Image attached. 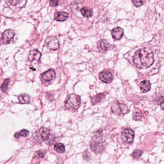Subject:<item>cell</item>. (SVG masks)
Wrapping results in <instances>:
<instances>
[{
    "label": "cell",
    "mask_w": 164,
    "mask_h": 164,
    "mask_svg": "<svg viewBox=\"0 0 164 164\" xmlns=\"http://www.w3.org/2000/svg\"><path fill=\"white\" fill-rule=\"evenodd\" d=\"M133 62L139 69L149 68L154 63V55L148 48H143L136 52L133 57Z\"/></svg>",
    "instance_id": "obj_1"
},
{
    "label": "cell",
    "mask_w": 164,
    "mask_h": 164,
    "mask_svg": "<svg viewBox=\"0 0 164 164\" xmlns=\"http://www.w3.org/2000/svg\"><path fill=\"white\" fill-rule=\"evenodd\" d=\"M105 143L102 137V131L99 130L93 136L90 144L91 150L94 153H101L105 150Z\"/></svg>",
    "instance_id": "obj_2"
},
{
    "label": "cell",
    "mask_w": 164,
    "mask_h": 164,
    "mask_svg": "<svg viewBox=\"0 0 164 164\" xmlns=\"http://www.w3.org/2000/svg\"><path fill=\"white\" fill-rule=\"evenodd\" d=\"M36 133L35 137L39 141L45 142L49 145H51L55 142V136L48 128H42Z\"/></svg>",
    "instance_id": "obj_3"
},
{
    "label": "cell",
    "mask_w": 164,
    "mask_h": 164,
    "mask_svg": "<svg viewBox=\"0 0 164 164\" xmlns=\"http://www.w3.org/2000/svg\"><path fill=\"white\" fill-rule=\"evenodd\" d=\"M80 104V97L79 95L75 94L69 95L65 102V108L67 110L72 111H75L78 109Z\"/></svg>",
    "instance_id": "obj_4"
},
{
    "label": "cell",
    "mask_w": 164,
    "mask_h": 164,
    "mask_svg": "<svg viewBox=\"0 0 164 164\" xmlns=\"http://www.w3.org/2000/svg\"><path fill=\"white\" fill-rule=\"evenodd\" d=\"M111 111L116 115H123L127 114L130 111V109L125 104L117 101L112 103Z\"/></svg>",
    "instance_id": "obj_5"
},
{
    "label": "cell",
    "mask_w": 164,
    "mask_h": 164,
    "mask_svg": "<svg viewBox=\"0 0 164 164\" xmlns=\"http://www.w3.org/2000/svg\"><path fill=\"white\" fill-rule=\"evenodd\" d=\"M56 77V73L55 70L50 69L41 75V80L43 84L48 86L54 81Z\"/></svg>",
    "instance_id": "obj_6"
},
{
    "label": "cell",
    "mask_w": 164,
    "mask_h": 164,
    "mask_svg": "<svg viewBox=\"0 0 164 164\" xmlns=\"http://www.w3.org/2000/svg\"><path fill=\"white\" fill-rule=\"evenodd\" d=\"M121 137L124 142L127 144H131L134 140V133L131 129L126 128L122 132Z\"/></svg>",
    "instance_id": "obj_7"
},
{
    "label": "cell",
    "mask_w": 164,
    "mask_h": 164,
    "mask_svg": "<svg viewBox=\"0 0 164 164\" xmlns=\"http://www.w3.org/2000/svg\"><path fill=\"white\" fill-rule=\"evenodd\" d=\"M46 44L50 50L55 51L58 49L59 43L58 39L55 36H49L46 39Z\"/></svg>",
    "instance_id": "obj_8"
},
{
    "label": "cell",
    "mask_w": 164,
    "mask_h": 164,
    "mask_svg": "<svg viewBox=\"0 0 164 164\" xmlns=\"http://www.w3.org/2000/svg\"><path fill=\"white\" fill-rule=\"evenodd\" d=\"M15 35V32L13 30H7L3 33L2 36V42L3 44H9L11 43Z\"/></svg>",
    "instance_id": "obj_9"
},
{
    "label": "cell",
    "mask_w": 164,
    "mask_h": 164,
    "mask_svg": "<svg viewBox=\"0 0 164 164\" xmlns=\"http://www.w3.org/2000/svg\"><path fill=\"white\" fill-rule=\"evenodd\" d=\"M99 77L102 82L106 83H110L113 80L112 73L107 70H103L100 73Z\"/></svg>",
    "instance_id": "obj_10"
},
{
    "label": "cell",
    "mask_w": 164,
    "mask_h": 164,
    "mask_svg": "<svg viewBox=\"0 0 164 164\" xmlns=\"http://www.w3.org/2000/svg\"><path fill=\"white\" fill-rule=\"evenodd\" d=\"M97 47L100 52L105 53L111 48V45L106 40L102 39L98 43Z\"/></svg>",
    "instance_id": "obj_11"
},
{
    "label": "cell",
    "mask_w": 164,
    "mask_h": 164,
    "mask_svg": "<svg viewBox=\"0 0 164 164\" xmlns=\"http://www.w3.org/2000/svg\"><path fill=\"white\" fill-rule=\"evenodd\" d=\"M41 56H42L41 52L39 51L38 50L34 49L30 52L29 57H28V60L30 62H33L34 61L39 62Z\"/></svg>",
    "instance_id": "obj_12"
},
{
    "label": "cell",
    "mask_w": 164,
    "mask_h": 164,
    "mask_svg": "<svg viewBox=\"0 0 164 164\" xmlns=\"http://www.w3.org/2000/svg\"><path fill=\"white\" fill-rule=\"evenodd\" d=\"M112 37L114 39L119 40L121 39L124 34V30L121 27H116L113 29L111 32Z\"/></svg>",
    "instance_id": "obj_13"
},
{
    "label": "cell",
    "mask_w": 164,
    "mask_h": 164,
    "mask_svg": "<svg viewBox=\"0 0 164 164\" xmlns=\"http://www.w3.org/2000/svg\"><path fill=\"white\" fill-rule=\"evenodd\" d=\"M106 94L104 93H100L90 98V102L93 105H95L101 102L106 97Z\"/></svg>",
    "instance_id": "obj_14"
},
{
    "label": "cell",
    "mask_w": 164,
    "mask_h": 164,
    "mask_svg": "<svg viewBox=\"0 0 164 164\" xmlns=\"http://www.w3.org/2000/svg\"><path fill=\"white\" fill-rule=\"evenodd\" d=\"M139 86L142 93H146L151 89V84L148 80H144L140 82Z\"/></svg>",
    "instance_id": "obj_15"
},
{
    "label": "cell",
    "mask_w": 164,
    "mask_h": 164,
    "mask_svg": "<svg viewBox=\"0 0 164 164\" xmlns=\"http://www.w3.org/2000/svg\"><path fill=\"white\" fill-rule=\"evenodd\" d=\"M69 14L66 12H57L55 16V19L58 21H64L67 20Z\"/></svg>",
    "instance_id": "obj_16"
},
{
    "label": "cell",
    "mask_w": 164,
    "mask_h": 164,
    "mask_svg": "<svg viewBox=\"0 0 164 164\" xmlns=\"http://www.w3.org/2000/svg\"><path fill=\"white\" fill-rule=\"evenodd\" d=\"M24 1L26 2V0H7V4L14 7H18L19 8H21L23 6V5Z\"/></svg>",
    "instance_id": "obj_17"
},
{
    "label": "cell",
    "mask_w": 164,
    "mask_h": 164,
    "mask_svg": "<svg viewBox=\"0 0 164 164\" xmlns=\"http://www.w3.org/2000/svg\"><path fill=\"white\" fill-rule=\"evenodd\" d=\"M80 12L82 16L86 18H90L93 16V10L88 7H83L80 9Z\"/></svg>",
    "instance_id": "obj_18"
},
{
    "label": "cell",
    "mask_w": 164,
    "mask_h": 164,
    "mask_svg": "<svg viewBox=\"0 0 164 164\" xmlns=\"http://www.w3.org/2000/svg\"><path fill=\"white\" fill-rule=\"evenodd\" d=\"M19 103L21 104H27L30 103V97L28 94H23L18 97Z\"/></svg>",
    "instance_id": "obj_19"
},
{
    "label": "cell",
    "mask_w": 164,
    "mask_h": 164,
    "mask_svg": "<svg viewBox=\"0 0 164 164\" xmlns=\"http://www.w3.org/2000/svg\"><path fill=\"white\" fill-rule=\"evenodd\" d=\"M55 150L59 153H64L65 152V147L63 144L56 143L54 146Z\"/></svg>",
    "instance_id": "obj_20"
},
{
    "label": "cell",
    "mask_w": 164,
    "mask_h": 164,
    "mask_svg": "<svg viewBox=\"0 0 164 164\" xmlns=\"http://www.w3.org/2000/svg\"><path fill=\"white\" fill-rule=\"evenodd\" d=\"M46 153V151H43V150L37 151L34 155L33 159H38L44 158Z\"/></svg>",
    "instance_id": "obj_21"
},
{
    "label": "cell",
    "mask_w": 164,
    "mask_h": 164,
    "mask_svg": "<svg viewBox=\"0 0 164 164\" xmlns=\"http://www.w3.org/2000/svg\"><path fill=\"white\" fill-rule=\"evenodd\" d=\"M29 131L24 129V130L21 131L19 132H17V133H15L14 135V137L15 138L18 139L20 136H22L23 137H27V136L29 135Z\"/></svg>",
    "instance_id": "obj_22"
},
{
    "label": "cell",
    "mask_w": 164,
    "mask_h": 164,
    "mask_svg": "<svg viewBox=\"0 0 164 164\" xmlns=\"http://www.w3.org/2000/svg\"><path fill=\"white\" fill-rule=\"evenodd\" d=\"M10 82V79H6L5 80L2 84V85L1 89L2 91L4 93H6L7 90L8 89L9 85Z\"/></svg>",
    "instance_id": "obj_23"
},
{
    "label": "cell",
    "mask_w": 164,
    "mask_h": 164,
    "mask_svg": "<svg viewBox=\"0 0 164 164\" xmlns=\"http://www.w3.org/2000/svg\"><path fill=\"white\" fill-rule=\"evenodd\" d=\"M133 117L134 119L135 120H140L142 118V114L140 111H136L134 113H133Z\"/></svg>",
    "instance_id": "obj_24"
},
{
    "label": "cell",
    "mask_w": 164,
    "mask_h": 164,
    "mask_svg": "<svg viewBox=\"0 0 164 164\" xmlns=\"http://www.w3.org/2000/svg\"><path fill=\"white\" fill-rule=\"evenodd\" d=\"M143 151L140 150H135L132 153V156L134 158H138L140 157L143 154Z\"/></svg>",
    "instance_id": "obj_25"
},
{
    "label": "cell",
    "mask_w": 164,
    "mask_h": 164,
    "mask_svg": "<svg viewBox=\"0 0 164 164\" xmlns=\"http://www.w3.org/2000/svg\"><path fill=\"white\" fill-rule=\"evenodd\" d=\"M83 159L86 161H89L90 159V153L89 151L88 150H86L83 153Z\"/></svg>",
    "instance_id": "obj_26"
},
{
    "label": "cell",
    "mask_w": 164,
    "mask_h": 164,
    "mask_svg": "<svg viewBox=\"0 0 164 164\" xmlns=\"http://www.w3.org/2000/svg\"><path fill=\"white\" fill-rule=\"evenodd\" d=\"M132 2L136 7H140L144 5V0H132Z\"/></svg>",
    "instance_id": "obj_27"
},
{
    "label": "cell",
    "mask_w": 164,
    "mask_h": 164,
    "mask_svg": "<svg viewBox=\"0 0 164 164\" xmlns=\"http://www.w3.org/2000/svg\"><path fill=\"white\" fill-rule=\"evenodd\" d=\"M59 0H50V5L52 7H56L58 5Z\"/></svg>",
    "instance_id": "obj_28"
},
{
    "label": "cell",
    "mask_w": 164,
    "mask_h": 164,
    "mask_svg": "<svg viewBox=\"0 0 164 164\" xmlns=\"http://www.w3.org/2000/svg\"><path fill=\"white\" fill-rule=\"evenodd\" d=\"M161 107L162 108V109L164 110V100L163 101V102L161 103L160 105Z\"/></svg>",
    "instance_id": "obj_29"
}]
</instances>
